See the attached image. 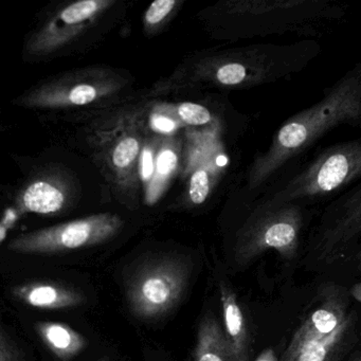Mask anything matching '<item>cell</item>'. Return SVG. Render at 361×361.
I'll use <instances>...</instances> for the list:
<instances>
[{"label": "cell", "mask_w": 361, "mask_h": 361, "mask_svg": "<svg viewBox=\"0 0 361 361\" xmlns=\"http://www.w3.org/2000/svg\"><path fill=\"white\" fill-rule=\"evenodd\" d=\"M360 111L361 77L357 71L338 83L320 102L287 120L274 136L270 149L251 168L249 187H259L327 130L360 119Z\"/></svg>", "instance_id": "6da1fadb"}, {"label": "cell", "mask_w": 361, "mask_h": 361, "mask_svg": "<svg viewBox=\"0 0 361 361\" xmlns=\"http://www.w3.org/2000/svg\"><path fill=\"white\" fill-rule=\"evenodd\" d=\"M190 265L177 255H155L141 262L128 276L126 298L130 312L143 320L166 316L181 301Z\"/></svg>", "instance_id": "7a4b0ae2"}, {"label": "cell", "mask_w": 361, "mask_h": 361, "mask_svg": "<svg viewBox=\"0 0 361 361\" xmlns=\"http://www.w3.org/2000/svg\"><path fill=\"white\" fill-rule=\"evenodd\" d=\"M126 81L111 69L71 71L31 88L16 101L27 109H65L100 102L124 87Z\"/></svg>", "instance_id": "3957f363"}, {"label": "cell", "mask_w": 361, "mask_h": 361, "mask_svg": "<svg viewBox=\"0 0 361 361\" xmlns=\"http://www.w3.org/2000/svg\"><path fill=\"white\" fill-rule=\"evenodd\" d=\"M302 215L290 204L262 207L238 232L234 259L246 265L268 250H274L285 259L297 255Z\"/></svg>", "instance_id": "277c9868"}, {"label": "cell", "mask_w": 361, "mask_h": 361, "mask_svg": "<svg viewBox=\"0 0 361 361\" xmlns=\"http://www.w3.org/2000/svg\"><path fill=\"white\" fill-rule=\"evenodd\" d=\"M123 226L121 217L99 213L18 236L8 248L24 255H52L96 246L113 238Z\"/></svg>", "instance_id": "5b68a950"}, {"label": "cell", "mask_w": 361, "mask_h": 361, "mask_svg": "<svg viewBox=\"0 0 361 361\" xmlns=\"http://www.w3.org/2000/svg\"><path fill=\"white\" fill-rule=\"evenodd\" d=\"M360 172V142L337 145L323 153L307 170L291 180L264 207L282 206L299 198L331 193L348 185Z\"/></svg>", "instance_id": "8992f818"}, {"label": "cell", "mask_w": 361, "mask_h": 361, "mask_svg": "<svg viewBox=\"0 0 361 361\" xmlns=\"http://www.w3.org/2000/svg\"><path fill=\"white\" fill-rule=\"evenodd\" d=\"M142 139L137 122L126 119L113 130L100 133L96 140L97 160L119 193L134 194L138 187Z\"/></svg>", "instance_id": "52a82bcc"}, {"label": "cell", "mask_w": 361, "mask_h": 361, "mask_svg": "<svg viewBox=\"0 0 361 361\" xmlns=\"http://www.w3.org/2000/svg\"><path fill=\"white\" fill-rule=\"evenodd\" d=\"M114 4V0H82L62 8L28 39L25 52L31 56H44L67 47Z\"/></svg>", "instance_id": "ba28073f"}, {"label": "cell", "mask_w": 361, "mask_h": 361, "mask_svg": "<svg viewBox=\"0 0 361 361\" xmlns=\"http://www.w3.org/2000/svg\"><path fill=\"white\" fill-rule=\"evenodd\" d=\"M73 198V185L60 172H48L31 180L16 200L22 213L52 215L69 206Z\"/></svg>", "instance_id": "9c48e42d"}, {"label": "cell", "mask_w": 361, "mask_h": 361, "mask_svg": "<svg viewBox=\"0 0 361 361\" xmlns=\"http://www.w3.org/2000/svg\"><path fill=\"white\" fill-rule=\"evenodd\" d=\"M320 295V306L295 331L290 343L325 337L333 333L350 314L348 293L342 287L329 283L322 287Z\"/></svg>", "instance_id": "30bf717a"}, {"label": "cell", "mask_w": 361, "mask_h": 361, "mask_svg": "<svg viewBox=\"0 0 361 361\" xmlns=\"http://www.w3.org/2000/svg\"><path fill=\"white\" fill-rule=\"evenodd\" d=\"M355 322L356 312H350L345 320L325 337L289 342L283 361H336L354 336Z\"/></svg>", "instance_id": "8fae6325"}, {"label": "cell", "mask_w": 361, "mask_h": 361, "mask_svg": "<svg viewBox=\"0 0 361 361\" xmlns=\"http://www.w3.org/2000/svg\"><path fill=\"white\" fill-rule=\"evenodd\" d=\"M12 295L27 305L49 310L75 307L86 300L85 295L73 287L47 281L18 285L12 289Z\"/></svg>", "instance_id": "7c38bea8"}, {"label": "cell", "mask_w": 361, "mask_h": 361, "mask_svg": "<svg viewBox=\"0 0 361 361\" xmlns=\"http://www.w3.org/2000/svg\"><path fill=\"white\" fill-rule=\"evenodd\" d=\"M348 204L344 214L323 232L317 247L319 259L325 263L336 261L340 257V251L360 233V195L357 194L356 200H350Z\"/></svg>", "instance_id": "4fadbf2b"}, {"label": "cell", "mask_w": 361, "mask_h": 361, "mask_svg": "<svg viewBox=\"0 0 361 361\" xmlns=\"http://www.w3.org/2000/svg\"><path fill=\"white\" fill-rule=\"evenodd\" d=\"M219 287L226 338L236 361H249L248 331L238 295L227 281H221Z\"/></svg>", "instance_id": "5bb4252c"}, {"label": "cell", "mask_w": 361, "mask_h": 361, "mask_svg": "<svg viewBox=\"0 0 361 361\" xmlns=\"http://www.w3.org/2000/svg\"><path fill=\"white\" fill-rule=\"evenodd\" d=\"M35 329L44 344L60 360H71L87 346L83 335L65 323L39 322Z\"/></svg>", "instance_id": "9a60e30c"}, {"label": "cell", "mask_w": 361, "mask_h": 361, "mask_svg": "<svg viewBox=\"0 0 361 361\" xmlns=\"http://www.w3.org/2000/svg\"><path fill=\"white\" fill-rule=\"evenodd\" d=\"M194 359L195 361H236L221 325L210 314L202 319L198 327Z\"/></svg>", "instance_id": "2e32d148"}, {"label": "cell", "mask_w": 361, "mask_h": 361, "mask_svg": "<svg viewBox=\"0 0 361 361\" xmlns=\"http://www.w3.org/2000/svg\"><path fill=\"white\" fill-rule=\"evenodd\" d=\"M178 164V156L175 151L174 145H164L157 154L156 161H154V173L152 176L151 191L149 195L157 196L160 189L166 185V180L176 170Z\"/></svg>", "instance_id": "e0dca14e"}, {"label": "cell", "mask_w": 361, "mask_h": 361, "mask_svg": "<svg viewBox=\"0 0 361 361\" xmlns=\"http://www.w3.org/2000/svg\"><path fill=\"white\" fill-rule=\"evenodd\" d=\"M211 191L210 172L207 169L198 168L190 177V202L196 206L204 204Z\"/></svg>", "instance_id": "ac0fdd59"}, {"label": "cell", "mask_w": 361, "mask_h": 361, "mask_svg": "<svg viewBox=\"0 0 361 361\" xmlns=\"http://www.w3.org/2000/svg\"><path fill=\"white\" fill-rule=\"evenodd\" d=\"M179 5L176 0H156L149 6L145 12V27L147 31L157 29L166 18L172 14L176 6Z\"/></svg>", "instance_id": "d6986e66"}, {"label": "cell", "mask_w": 361, "mask_h": 361, "mask_svg": "<svg viewBox=\"0 0 361 361\" xmlns=\"http://www.w3.org/2000/svg\"><path fill=\"white\" fill-rule=\"evenodd\" d=\"M177 115L183 123L192 126H206L212 119L208 109L191 102L179 104L177 107Z\"/></svg>", "instance_id": "ffe728a7"}, {"label": "cell", "mask_w": 361, "mask_h": 361, "mask_svg": "<svg viewBox=\"0 0 361 361\" xmlns=\"http://www.w3.org/2000/svg\"><path fill=\"white\" fill-rule=\"evenodd\" d=\"M247 69L240 63H227L221 65L215 73V79L221 85H240L246 80Z\"/></svg>", "instance_id": "44dd1931"}, {"label": "cell", "mask_w": 361, "mask_h": 361, "mask_svg": "<svg viewBox=\"0 0 361 361\" xmlns=\"http://www.w3.org/2000/svg\"><path fill=\"white\" fill-rule=\"evenodd\" d=\"M0 361H20L14 346L10 343L9 338L0 327Z\"/></svg>", "instance_id": "7402d4cb"}, {"label": "cell", "mask_w": 361, "mask_h": 361, "mask_svg": "<svg viewBox=\"0 0 361 361\" xmlns=\"http://www.w3.org/2000/svg\"><path fill=\"white\" fill-rule=\"evenodd\" d=\"M152 126L158 132L164 133V134H170L174 132L176 128L177 123L174 120L166 117L162 115H154L151 120Z\"/></svg>", "instance_id": "603a6c76"}, {"label": "cell", "mask_w": 361, "mask_h": 361, "mask_svg": "<svg viewBox=\"0 0 361 361\" xmlns=\"http://www.w3.org/2000/svg\"><path fill=\"white\" fill-rule=\"evenodd\" d=\"M154 173L153 152L151 149L143 151L142 176L145 179H151Z\"/></svg>", "instance_id": "cb8c5ba5"}, {"label": "cell", "mask_w": 361, "mask_h": 361, "mask_svg": "<svg viewBox=\"0 0 361 361\" xmlns=\"http://www.w3.org/2000/svg\"><path fill=\"white\" fill-rule=\"evenodd\" d=\"M348 297H352L357 302L361 301V285L360 283L355 284L348 291Z\"/></svg>", "instance_id": "d4e9b609"}, {"label": "cell", "mask_w": 361, "mask_h": 361, "mask_svg": "<svg viewBox=\"0 0 361 361\" xmlns=\"http://www.w3.org/2000/svg\"><path fill=\"white\" fill-rule=\"evenodd\" d=\"M257 361H274V354H272L271 350H266V352L262 355L261 358L257 359Z\"/></svg>", "instance_id": "484cf974"}, {"label": "cell", "mask_w": 361, "mask_h": 361, "mask_svg": "<svg viewBox=\"0 0 361 361\" xmlns=\"http://www.w3.org/2000/svg\"><path fill=\"white\" fill-rule=\"evenodd\" d=\"M350 361H361L360 355H359V353H357V354L355 355L353 358H350Z\"/></svg>", "instance_id": "4316f807"}, {"label": "cell", "mask_w": 361, "mask_h": 361, "mask_svg": "<svg viewBox=\"0 0 361 361\" xmlns=\"http://www.w3.org/2000/svg\"><path fill=\"white\" fill-rule=\"evenodd\" d=\"M96 361H109V358L106 356L101 357V358H99L98 360Z\"/></svg>", "instance_id": "83f0119b"}]
</instances>
